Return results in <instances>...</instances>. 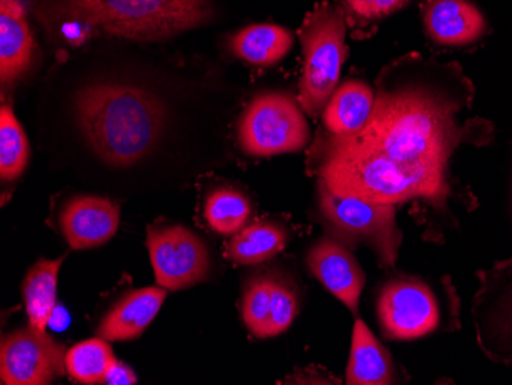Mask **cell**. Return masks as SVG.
Listing matches in <instances>:
<instances>
[{
    "instance_id": "obj_1",
    "label": "cell",
    "mask_w": 512,
    "mask_h": 385,
    "mask_svg": "<svg viewBox=\"0 0 512 385\" xmlns=\"http://www.w3.org/2000/svg\"><path fill=\"white\" fill-rule=\"evenodd\" d=\"M473 86L456 65L417 54L382 71L367 122L319 137L310 163L319 183L342 197L450 211L451 158L467 137L459 122Z\"/></svg>"
},
{
    "instance_id": "obj_2",
    "label": "cell",
    "mask_w": 512,
    "mask_h": 385,
    "mask_svg": "<svg viewBox=\"0 0 512 385\" xmlns=\"http://www.w3.org/2000/svg\"><path fill=\"white\" fill-rule=\"evenodd\" d=\"M73 114L83 142L112 168L143 162L168 128L165 102L151 89L123 80L83 85L74 94Z\"/></svg>"
},
{
    "instance_id": "obj_3",
    "label": "cell",
    "mask_w": 512,
    "mask_h": 385,
    "mask_svg": "<svg viewBox=\"0 0 512 385\" xmlns=\"http://www.w3.org/2000/svg\"><path fill=\"white\" fill-rule=\"evenodd\" d=\"M63 22L71 39L102 33L132 42H160L214 19L212 0H53L42 16Z\"/></svg>"
},
{
    "instance_id": "obj_4",
    "label": "cell",
    "mask_w": 512,
    "mask_h": 385,
    "mask_svg": "<svg viewBox=\"0 0 512 385\" xmlns=\"http://www.w3.org/2000/svg\"><path fill=\"white\" fill-rule=\"evenodd\" d=\"M345 16L341 8L321 4L302 24L301 43L304 50L299 103L309 116L324 112L330 97L339 86L345 54Z\"/></svg>"
},
{
    "instance_id": "obj_5",
    "label": "cell",
    "mask_w": 512,
    "mask_h": 385,
    "mask_svg": "<svg viewBox=\"0 0 512 385\" xmlns=\"http://www.w3.org/2000/svg\"><path fill=\"white\" fill-rule=\"evenodd\" d=\"M318 208L330 237L350 249L365 244L375 252L381 266L394 267L404 240L396 221V206L342 197L318 181Z\"/></svg>"
},
{
    "instance_id": "obj_6",
    "label": "cell",
    "mask_w": 512,
    "mask_h": 385,
    "mask_svg": "<svg viewBox=\"0 0 512 385\" xmlns=\"http://www.w3.org/2000/svg\"><path fill=\"white\" fill-rule=\"evenodd\" d=\"M310 126L296 100L269 91L256 96L238 125V143L252 157H273L306 148Z\"/></svg>"
},
{
    "instance_id": "obj_7",
    "label": "cell",
    "mask_w": 512,
    "mask_h": 385,
    "mask_svg": "<svg viewBox=\"0 0 512 385\" xmlns=\"http://www.w3.org/2000/svg\"><path fill=\"white\" fill-rule=\"evenodd\" d=\"M376 312L385 338L396 341L430 335L440 323L436 295L428 284L413 277L388 280L379 290Z\"/></svg>"
},
{
    "instance_id": "obj_8",
    "label": "cell",
    "mask_w": 512,
    "mask_h": 385,
    "mask_svg": "<svg viewBox=\"0 0 512 385\" xmlns=\"http://www.w3.org/2000/svg\"><path fill=\"white\" fill-rule=\"evenodd\" d=\"M149 257L157 284L166 290L195 286L209 277L211 257L204 241L184 226H154L148 229Z\"/></svg>"
},
{
    "instance_id": "obj_9",
    "label": "cell",
    "mask_w": 512,
    "mask_h": 385,
    "mask_svg": "<svg viewBox=\"0 0 512 385\" xmlns=\"http://www.w3.org/2000/svg\"><path fill=\"white\" fill-rule=\"evenodd\" d=\"M66 350L33 327L8 333L0 346V379L7 385H46L65 375Z\"/></svg>"
},
{
    "instance_id": "obj_10",
    "label": "cell",
    "mask_w": 512,
    "mask_h": 385,
    "mask_svg": "<svg viewBox=\"0 0 512 385\" xmlns=\"http://www.w3.org/2000/svg\"><path fill=\"white\" fill-rule=\"evenodd\" d=\"M474 326L483 353L512 364V261L483 281L474 301Z\"/></svg>"
},
{
    "instance_id": "obj_11",
    "label": "cell",
    "mask_w": 512,
    "mask_h": 385,
    "mask_svg": "<svg viewBox=\"0 0 512 385\" xmlns=\"http://www.w3.org/2000/svg\"><path fill=\"white\" fill-rule=\"evenodd\" d=\"M306 263L313 277L353 315H358L367 277L350 247L333 237L321 238L310 247Z\"/></svg>"
},
{
    "instance_id": "obj_12",
    "label": "cell",
    "mask_w": 512,
    "mask_h": 385,
    "mask_svg": "<svg viewBox=\"0 0 512 385\" xmlns=\"http://www.w3.org/2000/svg\"><path fill=\"white\" fill-rule=\"evenodd\" d=\"M59 224L71 249L85 251L114 238L119 231L120 209L108 198L80 195L66 201Z\"/></svg>"
},
{
    "instance_id": "obj_13",
    "label": "cell",
    "mask_w": 512,
    "mask_h": 385,
    "mask_svg": "<svg viewBox=\"0 0 512 385\" xmlns=\"http://www.w3.org/2000/svg\"><path fill=\"white\" fill-rule=\"evenodd\" d=\"M424 24L428 37L445 47L470 45L488 30L485 17L468 0H430Z\"/></svg>"
},
{
    "instance_id": "obj_14",
    "label": "cell",
    "mask_w": 512,
    "mask_h": 385,
    "mask_svg": "<svg viewBox=\"0 0 512 385\" xmlns=\"http://www.w3.org/2000/svg\"><path fill=\"white\" fill-rule=\"evenodd\" d=\"M34 37L19 0H0V80L13 85L33 65Z\"/></svg>"
},
{
    "instance_id": "obj_15",
    "label": "cell",
    "mask_w": 512,
    "mask_h": 385,
    "mask_svg": "<svg viewBox=\"0 0 512 385\" xmlns=\"http://www.w3.org/2000/svg\"><path fill=\"white\" fill-rule=\"evenodd\" d=\"M166 295L168 292L160 286L145 287L126 293L125 297L106 313L97 333L106 341H132L138 338L160 312Z\"/></svg>"
},
{
    "instance_id": "obj_16",
    "label": "cell",
    "mask_w": 512,
    "mask_h": 385,
    "mask_svg": "<svg viewBox=\"0 0 512 385\" xmlns=\"http://www.w3.org/2000/svg\"><path fill=\"white\" fill-rule=\"evenodd\" d=\"M345 381L350 385H385L396 381V369L390 352L359 318L353 327L352 350Z\"/></svg>"
},
{
    "instance_id": "obj_17",
    "label": "cell",
    "mask_w": 512,
    "mask_h": 385,
    "mask_svg": "<svg viewBox=\"0 0 512 385\" xmlns=\"http://www.w3.org/2000/svg\"><path fill=\"white\" fill-rule=\"evenodd\" d=\"M373 105V88L361 80H347L330 97L322 112V122L330 134H350L365 125Z\"/></svg>"
},
{
    "instance_id": "obj_18",
    "label": "cell",
    "mask_w": 512,
    "mask_h": 385,
    "mask_svg": "<svg viewBox=\"0 0 512 385\" xmlns=\"http://www.w3.org/2000/svg\"><path fill=\"white\" fill-rule=\"evenodd\" d=\"M293 34L273 24H256L230 37V51L238 59L256 66H273L292 50Z\"/></svg>"
},
{
    "instance_id": "obj_19",
    "label": "cell",
    "mask_w": 512,
    "mask_h": 385,
    "mask_svg": "<svg viewBox=\"0 0 512 385\" xmlns=\"http://www.w3.org/2000/svg\"><path fill=\"white\" fill-rule=\"evenodd\" d=\"M289 232L275 221H256L232 235L226 258L240 266H256L284 251Z\"/></svg>"
},
{
    "instance_id": "obj_20",
    "label": "cell",
    "mask_w": 512,
    "mask_h": 385,
    "mask_svg": "<svg viewBox=\"0 0 512 385\" xmlns=\"http://www.w3.org/2000/svg\"><path fill=\"white\" fill-rule=\"evenodd\" d=\"M63 258L40 260L28 270L23 280L22 293L27 309L28 326L46 332L57 307V278Z\"/></svg>"
},
{
    "instance_id": "obj_21",
    "label": "cell",
    "mask_w": 512,
    "mask_h": 385,
    "mask_svg": "<svg viewBox=\"0 0 512 385\" xmlns=\"http://www.w3.org/2000/svg\"><path fill=\"white\" fill-rule=\"evenodd\" d=\"M109 341L99 338L86 339L66 352V370L69 378L79 384H103L117 358Z\"/></svg>"
},
{
    "instance_id": "obj_22",
    "label": "cell",
    "mask_w": 512,
    "mask_h": 385,
    "mask_svg": "<svg viewBox=\"0 0 512 385\" xmlns=\"http://www.w3.org/2000/svg\"><path fill=\"white\" fill-rule=\"evenodd\" d=\"M252 215L249 198L237 189L217 188L207 195L204 218L212 231L221 235H235L246 226Z\"/></svg>"
},
{
    "instance_id": "obj_23",
    "label": "cell",
    "mask_w": 512,
    "mask_h": 385,
    "mask_svg": "<svg viewBox=\"0 0 512 385\" xmlns=\"http://www.w3.org/2000/svg\"><path fill=\"white\" fill-rule=\"evenodd\" d=\"M30 160L27 135L10 105L0 109V177L13 181L23 174Z\"/></svg>"
},
{
    "instance_id": "obj_24",
    "label": "cell",
    "mask_w": 512,
    "mask_h": 385,
    "mask_svg": "<svg viewBox=\"0 0 512 385\" xmlns=\"http://www.w3.org/2000/svg\"><path fill=\"white\" fill-rule=\"evenodd\" d=\"M273 281H275V275H255L244 287L241 316H243L244 326L255 338H267Z\"/></svg>"
},
{
    "instance_id": "obj_25",
    "label": "cell",
    "mask_w": 512,
    "mask_h": 385,
    "mask_svg": "<svg viewBox=\"0 0 512 385\" xmlns=\"http://www.w3.org/2000/svg\"><path fill=\"white\" fill-rule=\"evenodd\" d=\"M299 313V298L292 284L275 275L273 281L272 304H270L267 338L286 332Z\"/></svg>"
},
{
    "instance_id": "obj_26",
    "label": "cell",
    "mask_w": 512,
    "mask_h": 385,
    "mask_svg": "<svg viewBox=\"0 0 512 385\" xmlns=\"http://www.w3.org/2000/svg\"><path fill=\"white\" fill-rule=\"evenodd\" d=\"M411 0H344L345 7L356 19L371 22L384 19L407 7Z\"/></svg>"
},
{
    "instance_id": "obj_27",
    "label": "cell",
    "mask_w": 512,
    "mask_h": 385,
    "mask_svg": "<svg viewBox=\"0 0 512 385\" xmlns=\"http://www.w3.org/2000/svg\"><path fill=\"white\" fill-rule=\"evenodd\" d=\"M108 385H134L137 384V376L131 367L126 366L123 362L115 361L114 366L106 375L105 382Z\"/></svg>"
},
{
    "instance_id": "obj_28",
    "label": "cell",
    "mask_w": 512,
    "mask_h": 385,
    "mask_svg": "<svg viewBox=\"0 0 512 385\" xmlns=\"http://www.w3.org/2000/svg\"><path fill=\"white\" fill-rule=\"evenodd\" d=\"M68 324L69 316L66 315L65 309L57 306L53 316H51L50 326L53 327L54 330H63Z\"/></svg>"
},
{
    "instance_id": "obj_29",
    "label": "cell",
    "mask_w": 512,
    "mask_h": 385,
    "mask_svg": "<svg viewBox=\"0 0 512 385\" xmlns=\"http://www.w3.org/2000/svg\"><path fill=\"white\" fill-rule=\"evenodd\" d=\"M511 208H512V185H511Z\"/></svg>"
}]
</instances>
